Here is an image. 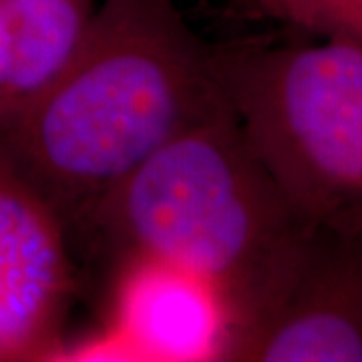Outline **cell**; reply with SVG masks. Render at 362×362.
<instances>
[{
  "instance_id": "obj_1",
  "label": "cell",
  "mask_w": 362,
  "mask_h": 362,
  "mask_svg": "<svg viewBox=\"0 0 362 362\" xmlns=\"http://www.w3.org/2000/svg\"><path fill=\"white\" fill-rule=\"evenodd\" d=\"M223 109L209 45L175 0H99L65 71L0 125V151L73 240L135 169Z\"/></svg>"
},
{
  "instance_id": "obj_8",
  "label": "cell",
  "mask_w": 362,
  "mask_h": 362,
  "mask_svg": "<svg viewBox=\"0 0 362 362\" xmlns=\"http://www.w3.org/2000/svg\"><path fill=\"white\" fill-rule=\"evenodd\" d=\"M262 13L318 37L362 45V0H258Z\"/></svg>"
},
{
  "instance_id": "obj_9",
  "label": "cell",
  "mask_w": 362,
  "mask_h": 362,
  "mask_svg": "<svg viewBox=\"0 0 362 362\" xmlns=\"http://www.w3.org/2000/svg\"><path fill=\"white\" fill-rule=\"evenodd\" d=\"M256 2H258V0H256Z\"/></svg>"
},
{
  "instance_id": "obj_4",
  "label": "cell",
  "mask_w": 362,
  "mask_h": 362,
  "mask_svg": "<svg viewBox=\"0 0 362 362\" xmlns=\"http://www.w3.org/2000/svg\"><path fill=\"white\" fill-rule=\"evenodd\" d=\"M75 290L63 221L0 151V362L65 358Z\"/></svg>"
},
{
  "instance_id": "obj_2",
  "label": "cell",
  "mask_w": 362,
  "mask_h": 362,
  "mask_svg": "<svg viewBox=\"0 0 362 362\" xmlns=\"http://www.w3.org/2000/svg\"><path fill=\"white\" fill-rule=\"evenodd\" d=\"M228 109L183 131L97 207L78 235L113 262L194 274L230 320L228 361L272 314L310 240Z\"/></svg>"
},
{
  "instance_id": "obj_7",
  "label": "cell",
  "mask_w": 362,
  "mask_h": 362,
  "mask_svg": "<svg viewBox=\"0 0 362 362\" xmlns=\"http://www.w3.org/2000/svg\"><path fill=\"white\" fill-rule=\"evenodd\" d=\"M99 0H0V125L71 63Z\"/></svg>"
},
{
  "instance_id": "obj_6",
  "label": "cell",
  "mask_w": 362,
  "mask_h": 362,
  "mask_svg": "<svg viewBox=\"0 0 362 362\" xmlns=\"http://www.w3.org/2000/svg\"><path fill=\"white\" fill-rule=\"evenodd\" d=\"M111 266V342L149 361H228L230 320L206 282L156 259Z\"/></svg>"
},
{
  "instance_id": "obj_3",
  "label": "cell",
  "mask_w": 362,
  "mask_h": 362,
  "mask_svg": "<svg viewBox=\"0 0 362 362\" xmlns=\"http://www.w3.org/2000/svg\"><path fill=\"white\" fill-rule=\"evenodd\" d=\"M314 37L209 45L211 69L300 220L362 235V45Z\"/></svg>"
},
{
  "instance_id": "obj_5",
  "label": "cell",
  "mask_w": 362,
  "mask_h": 362,
  "mask_svg": "<svg viewBox=\"0 0 362 362\" xmlns=\"http://www.w3.org/2000/svg\"><path fill=\"white\" fill-rule=\"evenodd\" d=\"M238 361L362 362V235L314 228L282 300Z\"/></svg>"
}]
</instances>
